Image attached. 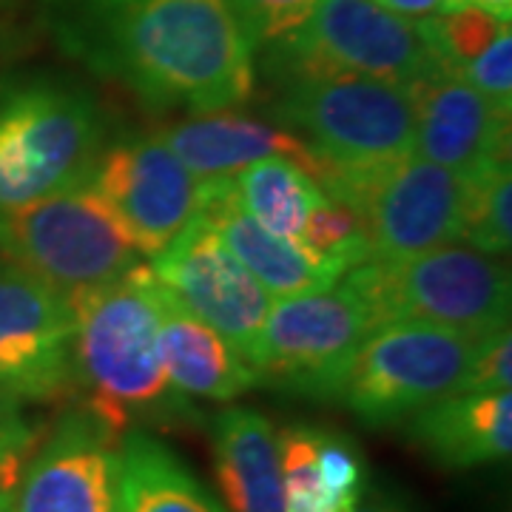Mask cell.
<instances>
[{
  "instance_id": "obj_22",
  "label": "cell",
  "mask_w": 512,
  "mask_h": 512,
  "mask_svg": "<svg viewBox=\"0 0 512 512\" xmlns=\"http://www.w3.org/2000/svg\"><path fill=\"white\" fill-rule=\"evenodd\" d=\"M231 191L251 220L288 239L302 237L313 208L328 200L325 188L305 168L282 157L242 168L231 177Z\"/></svg>"
},
{
  "instance_id": "obj_27",
  "label": "cell",
  "mask_w": 512,
  "mask_h": 512,
  "mask_svg": "<svg viewBox=\"0 0 512 512\" xmlns=\"http://www.w3.org/2000/svg\"><path fill=\"white\" fill-rule=\"evenodd\" d=\"M43 427L26 416L23 402L0 393V498H12L20 476L43 441Z\"/></svg>"
},
{
  "instance_id": "obj_16",
  "label": "cell",
  "mask_w": 512,
  "mask_h": 512,
  "mask_svg": "<svg viewBox=\"0 0 512 512\" xmlns=\"http://www.w3.org/2000/svg\"><path fill=\"white\" fill-rule=\"evenodd\" d=\"M197 217L217 231L271 299L328 291L345 276L336 262L311 251L302 239L279 237L251 220L234 200L231 177L205 180Z\"/></svg>"
},
{
  "instance_id": "obj_28",
  "label": "cell",
  "mask_w": 512,
  "mask_h": 512,
  "mask_svg": "<svg viewBox=\"0 0 512 512\" xmlns=\"http://www.w3.org/2000/svg\"><path fill=\"white\" fill-rule=\"evenodd\" d=\"M231 15L256 49L271 46L299 29L313 12L316 0H225Z\"/></svg>"
},
{
  "instance_id": "obj_35",
  "label": "cell",
  "mask_w": 512,
  "mask_h": 512,
  "mask_svg": "<svg viewBox=\"0 0 512 512\" xmlns=\"http://www.w3.org/2000/svg\"><path fill=\"white\" fill-rule=\"evenodd\" d=\"M0 3H6V0H0Z\"/></svg>"
},
{
  "instance_id": "obj_12",
  "label": "cell",
  "mask_w": 512,
  "mask_h": 512,
  "mask_svg": "<svg viewBox=\"0 0 512 512\" xmlns=\"http://www.w3.org/2000/svg\"><path fill=\"white\" fill-rule=\"evenodd\" d=\"M89 185L143 256H157L197 217L202 185L157 134H123L103 146Z\"/></svg>"
},
{
  "instance_id": "obj_34",
  "label": "cell",
  "mask_w": 512,
  "mask_h": 512,
  "mask_svg": "<svg viewBox=\"0 0 512 512\" xmlns=\"http://www.w3.org/2000/svg\"><path fill=\"white\" fill-rule=\"evenodd\" d=\"M0 512H12V498H0Z\"/></svg>"
},
{
  "instance_id": "obj_25",
  "label": "cell",
  "mask_w": 512,
  "mask_h": 512,
  "mask_svg": "<svg viewBox=\"0 0 512 512\" xmlns=\"http://www.w3.org/2000/svg\"><path fill=\"white\" fill-rule=\"evenodd\" d=\"M507 26L510 23H501L476 6H458L441 15L419 18L421 35L436 63L450 74H458L470 60H476Z\"/></svg>"
},
{
  "instance_id": "obj_11",
  "label": "cell",
  "mask_w": 512,
  "mask_h": 512,
  "mask_svg": "<svg viewBox=\"0 0 512 512\" xmlns=\"http://www.w3.org/2000/svg\"><path fill=\"white\" fill-rule=\"evenodd\" d=\"M151 259L148 268L168 296L220 333L245 365L256 367L259 339L274 299L228 251L217 231L194 217Z\"/></svg>"
},
{
  "instance_id": "obj_13",
  "label": "cell",
  "mask_w": 512,
  "mask_h": 512,
  "mask_svg": "<svg viewBox=\"0 0 512 512\" xmlns=\"http://www.w3.org/2000/svg\"><path fill=\"white\" fill-rule=\"evenodd\" d=\"M77 311L69 293L0 259V393L52 402L74 387Z\"/></svg>"
},
{
  "instance_id": "obj_31",
  "label": "cell",
  "mask_w": 512,
  "mask_h": 512,
  "mask_svg": "<svg viewBox=\"0 0 512 512\" xmlns=\"http://www.w3.org/2000/svg\"><path fill=\"white\" fill-rule=\"evenodd\" d=\"M373 3H379L382 9L393 12V15L419 20L430 18V15H439L441 6H444L447 0H373Z\"/></svg>"
},
{
  "instance_id": "obj_14",
  "label": "cell",
  "mask_w": 512,
  "mask_h": 512,
  "mask_svg": "<svg viewBox=\"0 0 512 512\" xmlns=\"http://www.w3.org/2000/svg\"><path fill=\"white\" fill-rule=\"evenodd\" d=\"M120 441L86 407L66 410L29 458L12 512H120Z\"/></svg>"
},
{
  "instance_id": "obj_5",
  "label": "cell",
  "mask_w": 512,
  "mask_h": 512,
  "mask_svg": "<svg viewBox=\"0 0 512 512\" xmlns=\"http://www.w3.org/2000/svg\"><path fill=\"white\" fill-rule=\"evenodd\" d=\"M379 325L427 322L470 339L510 328L507 262L464 242H447L410 259L365 265L345 274Z\"/></svg>"
},
{
  "instance_id": "obj_23",
  "label": "cell",
  "mask_w": 512,
  "mask_h": 512,
  "mask_svg": "<svg viewBox=\"0 0 512 512\" xmlns=\"http://www.w3.org/2000/svg\"><path fill=\"white\" fill-rule=\"evenodd\" d=\"M510 160L487 165L467 177L461 239L490 256H504L512 245Z\"/></svg>"
},
{
  "instance_id": "obj_18",
  "label": "cell",
  "mask_w": 512,
  "mask_h": 512,
  "mask_svg": "<svg viewBox=\"0 0 512 512\" xmlns=\"http://www.w3.org/2000/svg\"><path fill=\"white\" fill-rule=\"evenodd\" d=\"M410 444L444 470H473L507 461L512 453V396L464 390L413 413Z\"/></svg>"
},
{
  "instance_id": "obj_1",
  "label": "cell",
  "mask_w": 512,
  "mask_h": 512,
  "mask_svg": "<svg viewBox=\"0 0 512 512\" xmlns=\"http://www.w3.org/2000/svg\"><path fill=\"white\" fill-rule=\"evenodd\" d=\"M63 49L154 111L242 109L256 89L254 46L225 0H43Z\"/></svg>"
},
{
  "instance_id": "obj_19",
  "label": "cell",
  "mask_w": 512,
  "mask_h": 512,
  "mask_svg": "<svg viewBox=\"0 0 512 512\" xmlns=\"http://www.w3.org/2000/svg\"><path fill=\"white\" fill-rule=\"evenodd\" d=\"M214 476L228 512H285L279 450L271 421L251 407L214 419Z\"/></svg>"
},
{
  "instance_id": "obj_32",
  "label": "cell",
  "mask_w": 512,
  "mask_h": 512,
  "mask_svg": "<svg viewBox=\"0 0 512 512\" xmlns=\"http://www.w3.org/2000/svg\"><path fill=\"white\" fill-rule=\"evenodd\" d=\"M458 6H476V9L493 15V18H498L501 23H510L512 18V0H447V3L441 6V12H450V9H458Z\"/></svg>"
},
{
  "instance_id": "obj_9",
  "label": "cell",
  "mask_w": 512,
  "mask_h": 512,
  "mask_svg": "<svg viewBox=\"0 0 512 512\" xmlns=\"http://www.w3.org/2000/svg\"><path fill=\"white\" fill-rule=\"evenodd\" d=\"M476 339L427 322H387L362 342L339 402L367 427L402 424L464 393Z\"/></svg>"
},
{
  "instance_id": "obj_24",
  "label": "cell",
  "mask_w": 512,
  "mask_h": 512,
  "mask_svg": "<svg viewBox=\"0 0 512 512\" xmlns=\"http://www.w3.org/2000/svg\"><path fill=\"white\" fill-rule=\"evenodd\" d=\"M279 473L285 512H353L339 495L330 493L325 478L316 467V427L291 424L276 436Z\"/></svg>"
},
{
  "instance_id": "obj_26",
  "label": "cell",
  "mask_w": 512,
  "mask_h": 512,
  "mask_svg": "<svg viewBox=\"0 0 512 512\" xmlns=\"http://www.w3.org/2000/svg\"><path fill=\"white\" fill-rule=\"evenodd\" d=\"M299 239L319 256L336 262L345 274L370 262V248H367L362 222L345 202L333 200V197L313 208Z\"/></svg>"
},
{
  "instance_id": "obj_30",
  "label": "cell",
  "mask_w": 512,
  "mask_h": 512,
  "mask_svg": "<svg viewBox=\"0 0 512 512\" xmlns=\"http://www.w3.org/2000/svg\"><path fill=\"white\" fill-rule=\"evenodd\" d=\"M512 384V333L510 328L495 330L476 339L464 390L501 393Z\"/></svg>"
},
{
  "instance_id": "obj_21",
  "label": "cell",
  "mask_w": 512,
  "mask_h": 512,
  "mask_svg": "<svg viewBox=\"0 0 512 512\" xmlns=\"http://www.w3.org/2000/svg\"><path fill=\"white\" fill-rule=\"evenodd\" d=\"M120 458V512H225L183 458L146 430H128Z\"/></svg>"
},
{
  "instance_id": "obj_15",
  "label": "cell",
  "mask_w": 512,
  "mask_h": 512,
  "mask_svg": "<svg viewBox=\"0 0 512 512\" xmlns=\"http://www.w3.org/2000/svg\"><path fill=\"white\" fill-rule=\"evenodd\" d=\"M410 97L416 109V157L461 177L510 160V117L458 74H430L410 86Z\"/></svg>"
},
{
  "instance_id": "obj_29",
  "label": "cell",
  "mask_w": 512,
  "mask_h": 512,
  "mask_svg": "<svg viewBox=\"0 0 512 512\" xmlns=\"http://www.w3.org/2000/svg\"><path fill=\"white\" fill-rule=\"evenodd\" d=\"M461 80H467L476 92H481L501 114H512V35L510 26L501 29V35L461 72Z\"/></svg>"
},
{
  "instance_id": "obj_4",
  "label": "cell",
  "mask_w": 512,
  "mask_h": 512,
  "mask_svg": "<svg viewBox=\"0 0 512 512\" xmlns=\"http://www.w3.org/2000/svg\"><path fill=\"white\" fill-rule=\"evenodd\" d=\"M106 117L89 89L66 77L0 86V208L52 197L92 180Z\"/></svg>"
},
{
  "instance_id": "obj_6",
  "label": "cell",
  "mask_w": 512,
  "mask_h": 512,
  "mask_svg": "<svg viewBox=\"0 0 512 512\" xmlns=\"http://www.w3.org/2000/svg\"><path fill=\"white\" fill-rule=\"evenodd\" d=\"M0 254L69 296L109 285L143 259L89 183L0 208Z\"/></svg>"
},
{
  "instance_id": "obj_33",
  "label": "cell",
  "mask_w": 512,
  "mask_h": 512,
  "mask_svg": "<svg viewBox=\"0 0 512 512\" xmlns=\"http://www.w3.org/2000/svg\"><path fill=\"white\" fill-rule=\"evenodd\" d=\"M353 512H410V510L404 507L402 501H396V498H390V495H384V493H376V495H370V498H362Z\"/></svg>"
},
{
  "instance_id": "obj_10",
  "label": "cell",
  "mask_w": 512,
  "mask_h": 512,
  "mask_svg": "<svg viewBox=\"0 0 512 512\" xmlns=\"http://www.w3.org/2000/svg\"><path fill=\"white\" fill-rule=\"evenodd\" d=\"M265 57L367 74L404 89L444 72L421 35L419 20L393 15L373 0H316L308 20L265 46Z\"/></svg>"
},
{
  "instance_id": "obj_8",
  "label": "cell",
  "mask_w": 512,
  "mask_h": 512,
  "mask_svg": "<svg viewBox=\"0 0 512 512\" xmlns=\"http://www.w3.org/2000/svg\"><path fill=\"white\" fill-rule=\"evenodd\" d=\"M379 328L348 279L328 291L276 299L268 311L256 382L313 402H339L353 359Z\"/></svg>"
},
{
  "instance_id": "obj_20",
  "label": "cell",
  "mask_w": 512,
  "mask_h": 512,
  "mask_svg": "<svg viewBox=\"0 0 512 512\" xmlns=\"http://www.w3.org/2000/svg\"><path fill=\"white\" fill-rule=\"evenodd\" d=\"M160 353L168 382L188 399L234 402L256 387L254 367H248L220 333L183 311L165 291Z\"/></svg>"
},
{
  "instance_id": "obj_3",
  "label": "cell",
  "mask_w": 512,
  "mask_h": 512,
  "mask_svg": "<svg viewBox=\"0 0 512 512\" xmlns=\"http://www.w3.org/2000/svg\"><path fill=\"white\" fill-rule=\"evenodd\" d=\"M262 72L274 89L268 111L330 171H365L413 154L416 109L399 83L274 57H262Z\"/></svg>"
},
{
  "instance_id": "obj_7",
  "label": "cell",
  "mask_w": 512,
  "mask_h": 512,
  "mask_svg": "<svg viewBox=\"0 0 512 512\" xmlns=\"http://www.w3.org/2000/svg\"><path fill=\"white\" fill-rule=\"evenodd\" d=\"M322 188L359 217L370 259H410L461 239L467 177L416 154L365 171H330Z\"/></svg>"
},
{
  "instance_id": "obj_17",
  "label": "cell",
  "mask_w": 512,
  "mask_h": 512,
  "mask_svg": "<svg viewBox=\"0 0 512 512\" xmlns=\"http://www.w3.org/2000/svg\"><path fill=\"white\" fill-rule=\"evenodd\" d=\"M154 134L200 180L234 177L242 168L271 157H282L305 168L319 185L330 174L328 165L313 154L308 143H302L288 128L268 126L237 111L200 114L177 126L160 128Z\"/></svg>"
},
{
  "instance_id": "obj_2",
  "label": "cell",
  "mask_w": 512,
  "mask_h": 512,
  "mask_svg": "<svg viewBox=\"0 0 512 512\" xmlns=\"http://www.w3.org/2000/svg\"><path fill=\"white\" fill-rule=\"evenodd\" d=\"M74 387L86 407L114 433L140 424H194L200 413L168 382L160 353L165 288L148 265L109 285L74 293Z\"/></svg>"
}]
</instances>
